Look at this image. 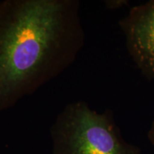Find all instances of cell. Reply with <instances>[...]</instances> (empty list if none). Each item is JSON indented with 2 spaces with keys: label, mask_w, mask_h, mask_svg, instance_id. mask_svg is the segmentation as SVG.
<instances>
[{
  "label": "cell",
  "mask_w": 154,
  "mask_h": 154,
  "mask_svg": "<svg viewBox=\"0 0 154 154\" xmlns=\"http://www.w3.org/2000/svg\"><path fill=\"white\" fill-rule=\"evenodd\" d=\"M85 38L78 0L0 2V112L68 69Z\"/></svg>",
  "instance_id": "1"
},
{
  "label": "cell",
  "mask_w": 154,
  "mask_h": 154,
  "mask_svg": "<svg viewBox=\"0 0 154 154\" xmlns=\"http://www.w3.org/2000/svg\"><path fill=\"white\" fill-rule=\"evenodd\" d=\"M50 133L52 154H141L122 137L112 111L98 113L83 101L63 108Z\"/></svg>",
  "instance_id": "2"
},
{
  "label": "cell",
  "mask_w": 154,
  "mask_h": 154,
  "mask_svg": "<svg viewBox=\"0 0 154 154\" xmlns=\"http://www.w3.org/2000/svg\"><path fill=\"white\" fill-rule=\"evenodd\" d=\"M119 26L132 60L143 76L154 80V0L132 7Z\"/></svg>",
  "instance_id": "3"
},
{
  "label": "cell",
  "mask_w": 154,
  "mask_h": 154,
  "mask_svg": "<svg viewBox=\"0 0 154 154\" xmlns=\"http://www.w3.org/2000/svg\"><path fill=\"white\" fill-rule=\"evenodd\" d=\"M106 6L109 9H116L128 5V2L124 0H111L106 2Z\"/></svg>",
  "instance_id": "4"
},
{
  "label": "cell",
  "mask_w": 154,
  "mask_h": 154,
  "mask_svg": "<svg viewBox=\"0 0 154 154\" xmlns=\"http://www.w3.org/2000/svg\"><path fill=\"white\" fill-rule=\"evenodd\" d=\"M148 138H149L151 145L154 147V119L153 122L151 123L149 131H148Z\"/></svg>",
  "instance_id": "5"
}]
</instances>
